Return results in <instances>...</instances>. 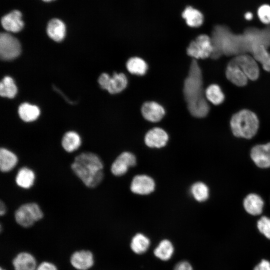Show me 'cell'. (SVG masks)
<instances>
[{
    "mask_svg": "<svg viewBox=\"0 0 270 270\" xmlns=\"http://www.w3.org/2000/svg\"><path fill=\"white\" fill-rule=\"evenodd\" d=\"M184 95L192 115L202 118L208 112V106L202 95L200 69L196 59L191 62L188 76L184 81Z\"/></svg>",
    "mask_w": 270,
    "mask_h": 270,
    "instance_id": "6da1fadb",
    "label": "cell"
},
{
    "mask_svg": "<svg viewBox=\"0 0 270 270\" xmlns=\"http://www.w3.org/2000/svg\"><path fill=\"white\" fill-rule=\"evenodd\" d=\"M74 174L90 188L97 186L104 178V164L100 157L92 152L78 155L71 165Z\"/></svg>",
    "mask_w": 270,
    "mask_h": 270,
    "instance_id": "7a4b0ae2",
    "label": "cell"
},
{
    "mask_svg": "<svg viewBox=\"0 0 270 270\" xmlns=\"http://www.w3.org/2000/svg\"><path fill=\"white\" fill-rule=\"evenodd\" d=\"M230 126L235 136L250 139L258 132L259 120L254 112L244 109L232 116Z\"/></svg>",
    "mask_w": 270,
    "mask_h": 270,
    "instance_id": "3957f363",
    "label": "cell"
},
{
    "mask_svg": "<svg viewBox=\"0 0 270 270\" xmlns=\"http://www.w3.org/2000/svg\"><path fill=\"white\" fill-rule=\"evenodd\" d=\"M44 214L36 203H26L20 206L15 212L14 218L18 224L28 228L41 220Z\"/></svg>",
    "mask_w": 270,
    "mask_h": 270,
    "instance_id": "277c9868",
    "label": "cell"
},
{
    "mask_svg": "<svg viewBox=\"0 0 270 270\" xmlns=\"http://www.w3.org/2000/svg\"><path fill=\"white\" fill-rule=\"evenodd\" d=\"M214 46L211 38L206 34L198 36L192 40L187 49V54L194 59H204L212 55Z\"/></svg>",
    "mask_w": 270,
    "mask_h": 270,
    "instance_id": "5b68a950",
    "label": "cell"
},
{
    "mask_svg": "<svg viewBox=\"0 0 270 270\" xmlns=\"http://www.w3.org/2000/svg\"><path fill=\"white\" fill-rule=\"evenodd\" d=\"M100 87L111 94H116L124 90L128 86V79L123 73L114 72L112 76L102 73L98 79Z\"/></svg>",
    "mask_w": 270,
    "mask_h": 270,
    "instance_id": "8992f818",
    "label": "cell"
},
{
    "mask_svg": "<svg viewBox=\"0 0 270 270\" xmlns=\"http://www.w3.org/2000/svg\"><path fill=\"white\" fill-rule=\"evenodd\" d=\"M20 44L14 36L8 33L0 35V56L3 60H11L20 53Z\"/></svg>",
    "mask_w": 270,
    "mask_h": 270,
    "instance_id": "52a82bcc",
    "label": "cell"
},
{
    "mask_svg": "<svg viewBox=\"0 0 270 270\" xmlns=\"http://www.w3.org/2000/svg\"><path fill=\"white\" fill-rule=\"evenodd\" d=\"M229 64H235L238 66L244 73L248 79L255 80L259 76L260 69L256 60L248 54H240L236 56Z\"/></svg>",
    "mask_w": 270,
    "mask_h": 270,
    "instance_id": "ba28073f",
    "label": "cell"
},
{
    "mask_svg": "<svg viewBox=\"0 0 270 270\" xmlns=\"http://www.w3.org/2000/svg\"><path fill=\"white\" fill-rule=\"evenodd\" d=\"M136 158L131 152H126L117 157L111 166L112 172L116 176L124 174L130 167L136 164Z\"/></svg>",
    "mask_w": 270,
    "mask_h": 270,
    "instance_id": "9c48e42d",
    "label": "cell"
},
{
    "mask_svg": "<svg viewBox=\"0 0 270 270\" xmlns=\"http://www.w3.org/2000/svg\"><path fill=\"white\" fill-rule=\"evenodd\" d=\"M70 263L78 270H88L94 264V256L88 250L76 251L70 257Z\"/></svg>",
    "mask_w": 270,
    "mask_h": 270,
    "instance_id": "30bf717a",
    "label": "cell"
},
{
    "mask_svg": "<svg viewBox=\"0 0 270 270\" xmlns=\"http://www.w3.org/2000/svg\"><path fill=\"white\" fill-rule=\"evenodd\" d=\"M154 188L155 183L153 179L144 174L134 176L130 185V190L132 192L142 195L150 194Z\"/></svg>",
    "mask_w": 270,
    "mask_h": 270,
    "instance_id": "8fae6325",
    "label": "cell"
},
{
    "mask_svg": "<svg viewBox=\"0 0 270 270\" xmlns=\"http://www.w3.org/2000/svg\"><path fill=\"white\" fill-rule=\"evenodd\" d=\"M250 156L258 167H270V142L254 146L251 150Z\"/></svg>",
    "mask_w": 270,
    "mask_h": 270,
    "instance_id": "7c38bea8",
    "label": "cell"
},
{
    "mask_svg": "<svg viewBox=\"0 0 270 270\" xmlns=\"http://www.w3.org/2000/svg\"><path fill=\"white\" fill-rule=\"evenodd\" d=\"M168 140L166 132L160 128H154L148 132L144 136L146 145L152 148H160L166 146Z\"/></svg>",
    "mask_w": 270,
    "mask_h": 270,
    "instance_id": "4fadbf2b",
    "label": "cell"
},
{
    "mask_svg": "<svg viewBox=\"0 0 270 270\" xmlns=\"http://www.w3.org/2000/svg\"><path fill=\"white\" fill-rule=\"evenodd\" d=\"M141 112L146 120L156 122L162 118L165 114V110L156 102H146L142 105Z\"/></svg>",
    "mask_w": 270,
    "mask_h": 270,
    "instance_id": "5bb4252c",
    "label": "cell"
},
{
    "mask_svg": "<svg viewBox=\"0 0 270 270\" xmlns=\"http://www.w3.org/2000/svg\"><path fill=\"white\" fill-rule=\"evenodd\" d=\"M22 16V13L19 10H14L2 18V25L8 31L18 32L22 30L24 26Z\"/></svg>",
    "mask_w": 270,
    "mask_h": 270,
    "instance_id": "9a60e30c",
    "label": "cell"
},
{
    "mask_svg": "<svg viewBox=\"0 0 270 270\" xmlns=\"http://www.w3.org/2000/svg\"><path fill=\"white\" fill-rule=\"evenodd\" d=\"M12 264L14 270H36L37 268L34 257L26 252L17 254L12 260Z\"/></svg>",
    "mask_w": 270,
    "mask_h": 270,
    "instance_id": "2e32d148",
    "label": "cell"
},
{
    "mask_svg": "<svg viewBox=\"0 0 270 270\" xmlns=\"http://www.w3.org/2000/svg\"><path fill=\"white\" fill-rule=\"evenodd\" d=\"M182 17L186 20V24L192 28L200 26L204 20V14L199 10L191 6H187L184 10Z\"/></svg>",
    "mask_w": 270,
    "mask_h": 270,
    "instance_id": "e0dca14e",
    "label": "cell"
},
{
    "mask_svg": "<svg viewBox=\"0 0 270 270\" xmlns=\"http://www.w3.org/2000/svg\"><path fill=\"white\" fill-rule=\"evenodd\" d=\"M264 202L262 198L255 194H248L244 200V207L250 214L257 216L262 212Z\"/></svg>",
    "mask_w": 270,
    "mask_h": 270,
    "instance_id": "ac0fdd59",
    "label": "cell"
},
{
    "mask_svg": "<svg viewBox=\"0 0 270 270\" xmlns=\"http://www.w3.org/2000/svg\"><path fill=\"white\" fill-rule=\"evenodd\" d=\"M226 76L229 81L238 86H246L248 80L238 66L231 64H228L227 66Z\"/></svg>",
    "mask_w": 270,
    "mask_h": 270,
    "instance_id": "d6986e66",
    "label": "cell"
},
{
    "mask_svg": "<svg viewBox=\"0 0 270 270\" xmlns=\"http://www.w3.org/2000/svg\"><path fill=\"white\" fill-rule=\"evenodd\" d=\"M48 36L56 42H61L66 34V26L58 18H53L48 23L47 26Z\"/></svg>",
    "mask_w": 270,
    "mask_h": 270,
    "instance_id": "ffe728a7",
    "label": "cell"
},
{
    "mask_svg": "<svg viewBox=\"0 0 270 270\" xmlns=\"http://www.w3.org/2000/svg\"><path fill=\"white\" fill-rule=\"evenodd\" d=\"M16 156L12 151L2 148L0 149V169L2 172H8L13 169L18 162Z\"/></svg>",
    "mask_w": 270,
    "mask_h": 270,
    "instance_id": "44dd1931",
    "label": "cell"
},
{
    "mask_svg": "<svg viewBox=\"0 0 270 270\" xmlns=\"http://www.w3.org/2000/svg\"><path fill=\"white\" fill-rule=\"evenodd\" d=\"M34 180V172L27 167H23L20 169L16 177V184L26 189L29 188L33 186Z\"/></svg>",
    "mask_w": 270,
    "mask_h": 270,
    "instance_id": "7402d4cb",
    "label": "cell"
},
{
    "mask_svg": "<svg viewBox=\"0 0 270 270\" xmlns=\"http://www.w3.org/2000/svg\"><path fill=\"white\" fill-rule=\"evenodd\" d=\"M82 141L80 135L74 131H69L64 135L62 140V146L67 152H71L78 150L81 145Z\"/></svg>",
    "mask_w": 270,
    "mask_h": 270,
    "instance_id": "603a6c76",
    "label": "cell"
},
{
    "mask_svg": "<svg viewBox=\"0 0 270 270\" xmlns=\"http://www.w3.org/2000/svg\"><path fill=\"white\" fill-rule=\"evenodd\" d=\"M18 112L20 118L26 122H30L38 118L40 114L39 108L34 105L23 103L18 108Z\"/></svg>",
    "mask_w": 270,
    "mask_h": 270,
    "instance_id": "cb8c5ba5",
    "label": "cell"
},
{
    "mask_svg": "<svg viewBox=\"0 0 270 270\" xmlns=\"http://www.w3.org/2000/svg\"><path fill=\"white\" fill-rule=\"evenodd\" d=\"M126 67L130 74L138 76L144 75L148 68L143 59L136 56L129 58L126 62Z\"/></svg>",
    "mask_w": 270,
    "mask_h": 270,
    "instance_id": "d4e9b609",
    "label": "cell"
},
{
    "mask_svg": "<svg viewBox=\"0 0 270 270\" xmlns=\"http://www.w3.org/2000/svg\"><path fill=\"white\" fill-rule=\"evenodd\" d=\"M150 244L149 238L142 234H137L132 238L130 248L136 254H142L148 249Z\"/></svg>",
    "mask_w": 270,
    "mask_h": 270,
    "instance_id": "484cf974",
    "label": "cell"
},
{
    "mask_svg": "<svg viewBox=\"0 0 270 270\" xmlns=\"http://www.w3.org/2000/svg\"><path fill=\"white\" fill-rule=\"evenodd\" d=\"M174 251V248L172 242L168 240H164L154 250V253L160 260H168L172 257Z\"/></svg>",
    "mask_w": 270,
    "mask_h": 270,
    "instance_id": "4316f807",
    "label": "cell"
},
{
    "mask_svg": "<svg viewBox=\"0 0 270 270\" xmlns=\"http://www.w3.org/2000/svg\"><path fill=\"white\" fill-rule=\"evenodd\" d=\"M206 99L214 105L222 104L224 100V95L220 88L216 84L209 86L205 91Z\"/></svg>",
    "mask_w": 270,
    "mask_h": 270,
    "instance_id": "83f0119b",
    "label": "cell"
},
{
    "mask_svg": "<svg viewBox=\"0 0 270 270\" xmlns=\"http://www.w3.org/2000/svg\"><path fill=\"white\" fill-rule=\"evenodd\" d=\"M17 92L16 86L13 79L8 76L2 80L0 84V94L2 96L13 98Z\"/></svg>",
    "mask_w": 270,
    "mask_h": 270,
    "instance_id": "f1b7e54d",
    "label": "cell"
},
{
    "mask_svg": "<svg viewBox=\"0 0 270 270\" xmlns=\"http://www.w3.org/2000/svg\"><path fill=\"white\" fill-rule=\"evenodd\" d=\"M190 192L194 198L199 202H204L208 198V188L202 182L193 184L190 188Z\"/></svg>",
    "mask_w": 270,
    "mask_h": 270,
    "instance_id": "f546056e",
    "label": "cell"
},
{
    "mask_svg": "<svg viewBox=\"0 0 270 270\" xmlns=\"http://www.w3.org/2000/svg\"><path fill=\"white\" fill-rule=\"evenodd\" d=\"M255 55L254 58L260 60L262 64V67L266 70L270 71V54L267 52L263 45L260 44L254 50Z\"/></svg>",
    "mask_w": 270,
    "mask_h": 270,
    "instance_id": "4dcf8cb0",
    "label": "cell"
},
{
    "mask_svg": "<svg viewBox=\"0 0 270 270\" xmlns=\"http://www.w3.org/2000/svg\"><path fill=\"white\" fill-rule=\"evenodd\" d=\"M256 16L262 24L270 26V4H264L260 5L258 8Z\"/></svg>",
    "mask_w": 270,
    "mask_h": 270,
    "instance_id": "1f68e13d",
    "label": "cell"
},
{
    "mask_svg": "<svg viewBox=\"0 0 270 270\" xmlns=\"http://www.w3.org/2000/svg\"><path fill=\"white\" fill-rule=\"evenodd\" d=\"M259 231L266 238L270 239V218L262 216L257 222Z\"/></svg>",
    "mask_w": 270,
    "mask_h": 270,
    "instance_id": "d6a6232c",
    "label": "cell"
},
{
    "mask_svg": "<svg viewBox=\"0 0 270 270\" xmlns=\"http://www.w3.org/2000/svg\"><path fill=\"white\" fill-rule=\"evenodd\" d=\"M36 270H58L56 266L52 263L42 262L38 266Z\"/></svg>",
    "mask_w": 270,
    "mask_h": 270,
    "instance_id": "836d02e7",
    "label": "cell"
},
{
    "mask_svg": "<svg viewBox=\"0 0 270 270\" xmlns=\"http://www.w3.org/2000/svg\"><path fill=\"white\" fill-rule=\"evenodd\" d=\"M174 270H192V268L188 262L184 260L176 264Z\"/></svg>",
    "mask_w": 270,
    "mask_h": 270,
    "instance_id": "e575fe53",
    "label": "cell"
},
{
    "mask_svg": "<svg viewBox=\"0 0 270 270\" xmlns=\"http://www.w3.org/2000/svg\"><path fill=\"white\" fill-rule=\"evenodd\" d=\"M254 270H270V262L266 260H262L255 266Z\"/></svg>",
    "mask_w": 270,
    "mask_h": 270,
    "instance_id": "d590c367",
    "label": "cell"
},
{
    "mask_svg": "<svg viewBox=\"0 0 270 270\" xmlns=\"http://www.w3.org/2000/svg\"><path fill=\"white\" fill-rule=\"evenodd\" d=\"M6 211V206L4 203L0 200V215L1 216H4Z\"/></svg>",
    "mask_w": 270,
    "mask_h": 270,
    "instance_id": "8d00e7d4",
    "label": "cell"
},
{
    "mask_svg": "<svg viewBox=\"0 0 270 270\" xmlns=\"http://www.w3.org/2000/svg\"><path fill=\"white\" fill-rule=\"evenodd\" d=\"M43 0V1H44V2H50V1L53 0Z\"/></svg>",
    "mask_w": 270,
    "mask_h": 270,
    "instance_id": "74e56055",
    "label": "cell"
},
{
    "mask_svg": "<svg viewBox=\"0 0 270 270\" xmlns=\"http://www.w3.org/2000/svg\"><path fill=\"white\" fill-rule=\"evenodd\" d=\"M0 270H6L4 269H3L2 267L0 268Z\"/></svg>",
    "mask_w": 270,
    "mask_h": 270,
    "instance_id": "f35d334b",
    "label": "cell"
}]
</instances>
